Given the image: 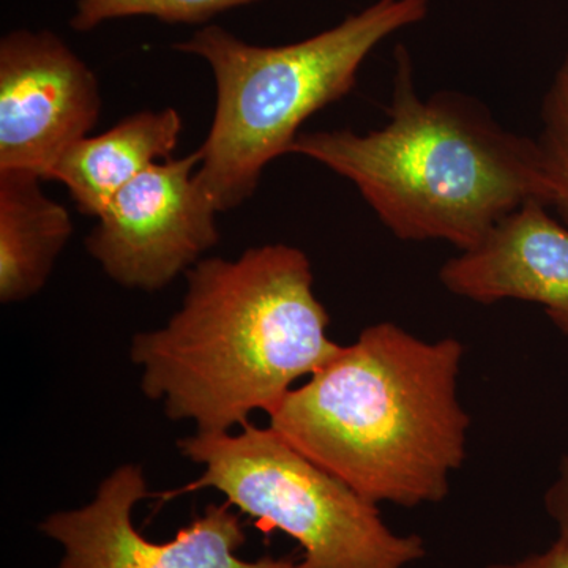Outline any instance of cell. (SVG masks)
Instances as JSON below:
<instances>
[{
  "mask_svg": "<svg viewBox=\"0 0 568 568\" xmlns=\"http://www.w3.org/2000/svg\"><path fill=\"white\" fill-rule=\"evenodd\" d=\"M260 0H78L70 26L88 32L103 22L130 17H152L171 24H201L224 11Z\"/></svg>",
  "mask_w": 568,
  "mask_h": 568,
  "instance_id": "cell-12",
  "label": "cell"
},
{
  "mask_svg": "<svg viewBox=\"0 0 568 568\" xmlns=\"http://www.w3.org/2000/svg\"><path fill=\"white\" fill-rule=\"evenodd\" d=\"M149 496L142 467L123 465L104 478L91 503L44 518L40 532L63 551L54 568H298L291 556L241 558L248 537L227 503L209 504L173 540L153 541L133 521L134 507Z\"/></svg>",
  "mask_w": 568,
  "mask_h": 568,
  "instance_id": "cell-7",
  "label": "cell"
},
{
  "mask_svg": "<svg viewBox=\"0 0 568 568\" xmlns=\"http://www.w3.org/2000/svg\"><path fill=\"white\" fill-rule=\"evenodd\" d=\"M388 121L368 133H301L291 153L347 179L399 241H437L459 252L551 186L537 140L508 132L476 100L418 95L405 52L396 61Z\"/></svg>",
  "mask_w": 568,
  "mask_h": 568,
  "instance_id": "cell-3",
  "label": "cell"
},
{
  "mask_svg": "<svg viewBox=\"0 0 568 568\" xmlns=\"http://www.w3.org/2000/svg\"><path fill=\"white\" fill-rule=\"evenodd\" d=\"M181 133L182 118L174 108L134 112L104 133L74 142L51 181L65 185L78 211L97 219L134 179L173 159Z\"/></svg>",
  "mask_w": 568,
  "mask_h": 568,
  "instance_id": "cell-10",
  "label": "cell"
},
{
  "mask_svg": "<svg viewBox=\"0 0 568 568\" xmlns=\"http://www.w3.org/2000/svg\"><path fill=\"white\" fill-rule=\"evenodd\" d=\"M201 153L153 164L121 190L85 239L112 282L155 293L220 241L216 207L197 171Z\"/></svg>",
  "mask_w": 568,
  "mask_h": 568,
  "instance_id": "cell-6",
  "label": "cell"
},
{
  "mask_svg": "<svg viewBox=\"0 0 568 568\" xmlns=\"http://www.w3.org/2000/svg\"><path fill=\"white\" fill-rule=\"evenodd\" d=\"M544 503L549 518L558 526L556 540L545 551L485 568H568V455L560 458L558 477L545 493Z\"/></svg>",
  "mask_w": 568,
  "mask_h": 568,
  "instance_id": "cell-14",
  "label": "cell"
},
{
  "mask_svg": "<svg viewBox=\"0 0 568 568\" xmlns=\"http://www.w3.org/2000/svg\"><path fill=\"white\" fill-rule=\"evenodd\" d=\"M428 10L429 0H377L297 43L261 47L205 26L175 44L203 59L215 80V114L197 149V175L220 212L248 201L265 168L291 153L301 126L353 91L366 58Z\"/></svg>",
  "mask_w": 568,
  "mask_h": 568,
  "instance_id": "cell-4",
  "label": "cell"
},
{
  "mask_svg": "<svg viewBox=\"0 0 568 568\" xmlns=\"http://www.w3.org/2000/svg\"><path fill=\"white\" fill-rule=\"evenodd\" d=\"M532 201L511 212L484 241L443 265L448 293L481 305L521 301L540 305L568 335V224Z\"/></svg>",
  "mask_w": 568,
  "mask_h": 568,
  "instance_id": "cell-9",
  "label": "cell"
},
{
  "mask_svg": "<svg viewBox=\"0 0 568 568\" xmlns=\"http://www.w3.org/2000/svg\"><path fill=\"white\" fill-rule=\"evenodd\" d=\"M33 174L0 173V302L39 294L73 235L69 211Z\"/></svg>",
  "mask_w": 568,
  "mask_h": 568,
  "instance_id": "cell-11",
  "label": "cell"
},
{
  "mask_svg": "<svg viewBox=\"0 0 568 568\" xmlns=\"http://www.w3.org/2000/svg\"><path fill=\"white\" fill-rule=\"evenodd\" d=\"M100 112L97 74L61 37L21 29L0 41V173L51 181Z\"/></svg>",
  "mask_w": 568,
  "mask_h": 568,
  "instance_id": "cell-8",
  "label": "cell"
},
{
  "mask_svg": "<svg viewBox=\"0 0 568 568\" xmlns=\"http://www.w3.org/2000/svg\"><path fill=\"white\" fill-rule=\"evenodd\" d=\"M537 140L551 186V207L568 224V48L541 106Z\"/></svg>",
  "mask_w": 568,
  "mask_h": 568,
  "instance_id": "cell-13",
  "label": "cell"
},
{
  "mask_svg": "<svg viewBox=\"0 0 568 568\" xmlns=\"http://www.w3.org/2000/svg\"><path fill=\"white\" fill-rule=\"evenodd\" d=\"M185 276L181 310L163 327L134 335L130 357L144 395L200 435L242 428L254 410L271 416L298 379L342 349L328 336L312 263L295 246L207 257Z\"/></svg>",
  "mask_w": 568,
  "mask_h": 568,
  "instance_id": "cell-1",
  "label": "cell"
},
{
  "mask_svg": "<svg viewBox=\"0 0 568 568\" xmlns=\"http://www.w3.org/2000/svg\"><path fill=\"white\" fill-rule=\"evenodd\" d=\"M465 353L457 338L426 342L394 323L369 325L286 395L271 428L376 506L443 503L467 457Z\"/></svg>",
  "mask_w": 568,
  "mask_h": 568,
  "instance_id": "cell-2",
  "label": "cell"
},
{
  "mask_svg": "<svg viewBox=\"0 0 568 568\" xmlns=\"http://www.w3.org/2000/svg\"><path fill=\"white\" fill-rule=\"evenodd\" d=\"M203 474L175 495L216 489L231 507L302 549L298 568H407L426 558L424 538L395 532L349 485L295 450L278 433L196 435L178 443Z\"/></svg>",
  "mask_w": 568,
  "mask_h": 568,
  "instance_id": "cell-5",
  "label": "cell"
}]
</instances>
